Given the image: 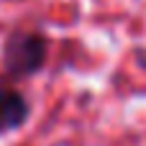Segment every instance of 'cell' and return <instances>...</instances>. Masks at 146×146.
I'll use <instances>...</instances> for the list:
<instances>
[{
	"mask_svg": "<svg viewBox=\"0 0 146 146\" xmlns=\"http://www.w3.org/2000/svg\"><path fill=\"white\" fill-rule=\"evenodd\" d=\"M28 118L26 98L13 87H0V128H18Z\"/></svg>",
	"mask_w": 146,
	"mask_h": 146,
	"instance_id": "cell-2",
	"label": "cell"
},
{
	"mask_svg": "<svg viewBox=\"0 0 146 146\" xmlns=\"http://www.w3.org/2000/svg\"><path fill=\"white\" fill-rule=\"evenodd\" d=\"M5 69L15 77H23V74H33L44 67V59H46V41L38 36V33H15L8 38L5 44Z\"/></svg>",
	"mask_w": 146,
	"mask_h": 146,
	"instance_id": "cell-1",
	"label": "cell"
}]
</instances>
